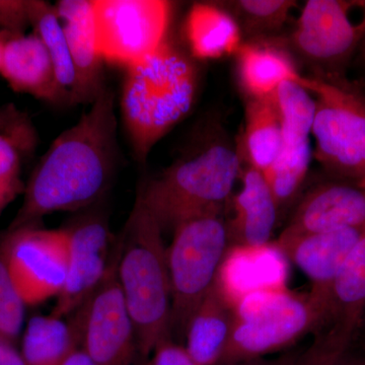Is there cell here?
I'll use <instances>...</instances> for the list:
<instances>
[{
  "mask_svg": "<svg viewBox=\"0 0 365 365\" xmlns=\"http://www.w3.org/2000/svg\"><path fill=\"white\" fill-rule=\"evenodd\" d=\"M25 309L0 253V339L16 344L23 331Z\"/></svg>",
  "mask_w": 365,
  "mask_h": 365,
  "instance_id": "cell-26",
  "label": "cell"
},
{
  "mask_svg": "<svg viewBox=\"0 0 365 365\" xmlns=\"http://www.w3.org/2000/svg\"><path fill=\"white\" fill-rule=\"evenodd\" d=\"M63 319L49 314L29 319L21 350L26 365H63L79 349L76 327Z\"/></svg>",
  "mask_w": 365,
  "mask_h": 365,
  "instance_id": "cell-23",
  "label": "cell"
},
{
  "mask_svg": "<svg viewBox=\"0 0 365 365\" xmlns=\"http://www.w3.org/2000/svg\"><path fill=\"white\" fill-rule=\"evenodd\" d=\"M30 24L51 58L60 98L74 102L78 76L56 9L44 1H26Z\"/></svg>",
  "mask_w": 365,
  "mask_h": 365,
  "instance_id": "cell-24",
  "label": "cell"
},
{
  "mask_svg": "<svg viewBox=\"0 0 365 365\" xmlns=\"http://www.w3.org/2000/svg\"><path fill=\"white\" fill-rule=\"evenodd\" d=\"M153 353L148 365H196L185 347L172 339L160 343Z\"/></svg>",
  "mask_w": 365,
  "mask_h": 365,
  "instance_id": "cell-29",
  "label": "cell"
},
{
  "mask_svg": "<svg viewBox=\"0 0 365 365\" xmlns=\"http://www.w3.org/2000/svg\"><path fill=\"white\" fill-rule=\"evenodd\" d=\"M357 338H361L362 342H364L365 345V314L364 319H362L361 325H360L359 332H357L356 336H355V339H357Z\"/></svg>",
  "mask_w": 365,
  "mask_h": 365,
  "instance_id": "cell-34",
  "label": "cell"
},
{
  "mask_svg": "<svg viewBox=\"0 0 365 365\" xmlns=\"http://www.w3.org/2000/svg\"><path fill=\"white\" fill-rule=\"evenodd\" d=\"M118 245V280L141 356L172 339V297L163 230L137 198ZM173 340V339H172Z\"/></svg>",
  "mask_w": 365,
  "mask_h": 365,
  "instance_id": "cell-2",
  "label": "cell"
},
{
  "mask_svg": "<svg viewBox=\"0 0 365 365\" xmlns=\"http://www.w3.org/2000/svg\"><path fill=\"white\" fill-rule=\"evenodd\" d=\"M20 144L16 135H9L0 127V184L21 193Z\"/></svg>",
  "mask_w": 365,
  "mask_h": 365,
  "instance_id": "cell-27",
  "label": "cell"
},
{
  "mask_svg": "<svg viewBox=\"0 0 365 365\" xmlns=\"http://www.w3.org/2000/svg\"><path fill=\"white\" fill-rule=\"evenodd\" d=\"M218 278V277H217ZM237 309L218 280L201 302L187 328L185 349L196 365L220 364L232 337Z\"/></svg>",
  "mask_w": 365,
  "mask_h": 365,
  "instance_id": "cell-18",
  "label": "cell"
},
{
  "mask_svg": "<svg viewBox=\"0 0 365 365\" xmlns=\"http://www.w3.org/2000/svg\"><path fill=\"white\" fill-rule=\"evenodd\" d=\"M250 38L265 37L280 30L290 11L297 6L292 0H232L220 2Z\"/></svg>",
  "mask_w": 365,
  "mask_h": 365,
  "instance_id": "cell-25",
  "label": "cell"
},
{
  "mask_svg": "<svg viewBox=\"0 0 365 365\" xmlns=\"http://www.w3.org/2000/svg\"><path fill=\"white\" fill-rule=\"evenodd\" d=\"M241 175L242 188L235 197V217L228 235H235L242 248H263L275 227L278 206L263 173L248 163Z\"/></svg>",
  "mask_w": 365,
  "mask_h": 365,
  "instance_id": "cell-19",
  "label": "cell"
},
{
  "mask_svg": "<svg viewBox=\"0 0 365 365\" xmlns=\"http://www.w3.org/2000/svg\"><path fill=\"white\" fill-rule=\"evenodd\" d=\"M336 365H343V364H341V361H340V362H338V364H336Z\"/></svg>",
  "mask_w": 365,
  "mask_h": 365,
  "instance_id": "cell-36",
  "label": "cell"
},
{
  "mask_svg": "<svg viewBox=\"0 0 365 365\" xmlns=\"http://www.w3.org/2000/svg\"><path fill=\"white\" fill-rule=\"evenodd\" d=\"M2 50H4V41L0 37V67H1Z\"/></svg>",
  "mask_w": 365,
  "mask_h": 365,
  "instance_id": "cell-35",
  "label": "cell"
},
{
  "mask_svg": "<svg viewBox=\"0 0 365 365\" xmlns=\"http://www.w3.org/2000/svg\"><path fill=\"white\" fill-rule=\"evenodd\" d=\"M93 4L98 51L104 61L128 68L168 40L170 2L95 0Z\"/></svg>",
  "mask_w": 365,
  "mask_h": 365,
  "instance_id": "cell-11",
  "label": "cell"
},
{
  "mask_svg": "<svg viewBox=\"0 0 365 365\" xmlns=\"http://www.w3.org/2000/svg\"><path fill=\"white\" fill-rule=\"evenodd\" d=\"M242 155L255 169L265 173L279 155L283 143L282 122L273 96L248 98Z\"/></svg>",
  "mask_w": 365,
  "mask_h": 365,
  "instance_id": "cell-22",
  "label": "cell"
},
{
  "mask_svg": "<svg viewBox=\"0 0 365 365\" xmlns=\"http://www.w3.org/2000/svg\"><path fill=\"white\" fill-rule=\"evenodd\" d=\"M309 302L314 340L302 365H336L349 350L365 314V227L328 292Z\"/></svg>",
  "mask_w": 365,
  "mask_h": 365,
  "instance_id": "cell-7",
  "label": "cell"
},
{
  "mask_svg": "<svg viewBox=\"0 0 365 365\" xmlns=\"http://www.w3.org/2000/svg\"><path fill=\"white\" fill-rule=\"evenodd\" d=\"M227 225L222 215L180 223L167 249L170 297V335L182 339L192 317L217 280L227 254Z\"/></svg>",
  "mask_w": 365,
  "mask_h": 365,
  "instance_id": "cell-5",
  "label": "cell"
},
{
  "mask_svg": "<svg viewBox=\"0 0 365 365\" xmlns=\"http://www.w3.org/2000/svg\"><path fill=\"white\" fill-rule=\"evenodd\" d=\"M2 41L0 73L11 88L49 102L61 100L51 58L42 40L36 34H16L6 35Z\"/></svg>",
  "mask_w": 365,
  "mask_h": 365,
  "instance_id": "cell-17",
  "label": "cell"
},
{
  "mask_svg": "<svg viewBox=\"0 0 365 365\" xmlns=\"http://www.w3.org/2000/svg\"><path fill=\"white\" fill-rule=\"evenodd\" d=\"M114 98L103 88L90 111L57 137L31 175L7 230L38 227L44 216L93 205L111 182L117 158Z\"/></svg>",
  "mask_w": 365,
  "mask_h": 365,
  "instance_id": "cell-1",
  "label": "cell"
},
{
  "mask_svg": "<svg viewBox=\"0 0 365 365\" xmlns=\"http://www.w3.org/2000/svg\"><path fill=\"white\" fill-rule=\"evenodd\" d=\"M240 83L248 98H268L285 81L307 88L309 78L302 76L292 57L279 46L244 42L237 54Z\"/></svg>",
  "mask_w": 365,
  "mask_h": 365,
  "instance_id": "cell-20",
  "label": "cell"
},
{
  "mask_svg": "<svg viewBox=\"0 0 365 365\" xmlns=\"http://www.w3.org/2000/svg\"><path fill=\"white\" fill-rule=\"evenodd\" d=\"M365 227V185L336 181L314 187L297 206L279 239Z\"/></svg>",
  "mask_w": 365,
  "mask_h": 365,
  "instance_id": "cell-14",
  "label": "cell"
},
{
  "mask_svg": "<svg viewBox=\"0 0 365 365\" xmlns=\"http://www.w3.org/2000/svg\"><path fill=\"white\" fill-rule=\"evenodd\" d=\"M63 365H96L81 348L72 353Z\"/></svg>",
  "mask_w": 365,
  "mask_h": 365,
  "instance_id": "cell-32",
  "label": "cell"
},
{
  "mask_svg": "<svg viewBox=\"0 0 365 365\" xmlns=\"http://www.w3.org/2000/svg\"><path fill=\"white\" fill-rule=\"evenodd\" d=\"M364 44L365 45V40H364ZM364 54H365V46H364Z\"/></svg>",
  "mask_w": 365,
  "mask_h": 365,
  "instance_id": "cell-37",
  "label": "cell"
},
{
  "mask_svg": "<svg viewBox=\"0 0 365 365\" xmlns=\"http://www.w3.org/2000/svg\"><path fill=\"white\" fill-rule=\"evenodd\" d=\"M56 9L78 76L74 102L95 101L100 88L103 60L98 51L93 1L62 0Z\"/></svg>",
  "mask_w": 365,
  "mask_h": 365,
  "instance_id": "cell-16",
  "label": "cell"
},
{
  "mask_svg": "<svg viewBox=\"0 0 365 365\" xmlns=\"http://www.w3.org/2000/svg\"><path fill=\"white\" fill-rule=\"evenodd\" d=\"M235 309L237 319L220 362L222 365L258 359L289 344L309 330L313 319L309 299L276 288L250 292Z\"/></svg>",
  "mask_w": 365,
  "mask_h": 365,
  "instance_id": "cell-8",
  "label": "cell"
},
{
  "mask_svg": "<svg viewBox=\"0 0 365 365\" xmlns=\"http://www.w3.org/2000/svg\"><path fill=\"white\" fill-rule=\"evenodd\" d=\"M357 1L309 0L289 37L292 51L314 71L312 78L337 81L365 40V13L359 23L350 19Z\"/></svg>",
  "mask_w": 365,
  "mask_h": 365,
  "instance_id": "cell-9",
  "label": "cell"
},
{
  "mask_svg": "<svg viewBox=\"0 0 365 365\" xmlns=\"http://www.w3.org/2000/svg\"><path fill=\"white\" fill-rule=\"evenodd\" d=\"M68 237L69 262L66 285L53 307V316H71L104 279L114 254L105 216H81L64 228Z\"/></svg>",
  "mask_w": 365,
  "mask_h": 365,
  "instance_id": "cell-13",
  "label": "cell"
},
{
  "mask_svg": "<svg viewBox=\"0 0 365 365\" xmlns=\"http://www.w3.org/2000/svg\"><path fill=\"white\" fill-rule=\"evenodd\" d=\"M0 253L26 307L38 306L63 290L68 272V237L64 230L29 227L7 230Z\"/></svg>",
  "mask_w": 365,
  "mask_h": 365,
  "instance_id": "cell-12",
  "label": "cell"
},
{
  "mask_svg": "<svg viewBox=\"0 0 365 365\" xmlns=\"http://www.w3.org/2000/svg\"><path fill=\"white\" fill-rule=\"evenodd\" d=\"M227 365H294V360L287 359H280L277 360H263L260 357L258 359H252L241 360V361L234 362V364H230Z\"/></svg>",
  "mask_w": 365,
  "mask_h": 365,
  "instance_id": "cell-31",
  "label": "cell"
},
{
  "mask_svg": "<svg viewBox=\"0 0 365 365\" xmlns=\"http://www.w3.org/2000/svg\"><path fill=\"white\" fill-rule=\"evenodd\" d=\"M185 33L190 51L200 60L235 55L244 43L237 21L220 4H194L187 16Z\"/></svg>",
  "mask_w": 365,
  "mask_h": 365,
  "instance_id": "cell-21",
  "label": "cell"
},
{
  "mask_svg": "<svg viewBox=\"0 0 365 365\" xmlns=\"http://www.w3.org/2000/svg\"><path fill=\"white\" fill-rule=\"evenodd\" d=\"M0 365H26L13 343L0 339Z\"/></svg>",
  "mask_w": 365,
  "mask_h": 365,
  "instance_id": "cell-30",
  "label": "cell"
},
{
  "mask_svg": "<svg viewBox=\"0 0 365 365\" xmlns=\"http://www.w3.org/2000/svg\"><path fill=\"white\" fill-rule=\"evenodd\" d=\"M196 93L193 62L168 40L128 67L122 114L139 160H146L153 146L188 114Z\"/></svg>",
  "mask_w": 365,
  "mask_h": 365,
  "instance_id": "cell-3",
  "label": "cell"
},
{
  "mask_svg": "<svg viewBox=\"0 0 365 365\" xmlns=\"http://www.w3.org/2000/svg\"><path fill=\"white\" fill-rule=\"evenodd\" d=\"M118 245L104 279L71 314L81 349L96 365H134L139 352L135 328L117 273Z\"/></svg>",
  "mask_w": 365,
  "mask_h": 365,
  "instance_id": "cell-10",
  "label": "cell"
},
{
  "mask_svg": "<svg viewBox=\"0 0 365 365\" xmlns=\"http://www.w3.org/2000/svg\"><path fill=\"white\" fill-rule=\"evenodd\" d=\"M19 194L20 193L14 191V190L0 184V215H1L4 208H6Z\"/></svg>",
  "mask_w": 365,
  "mask_h": 365,
  "instance_id": "cell-33",
  "label": "cell"
},
{
  "mask_svg": "<svg viewBox=\"0 0 365 365\" xmlns=\"http://www.w3.org/2000/svg\"><path fill=\"white\" fill-rule=\"evenodd\" d=\"M364 227H348L278 240L277 247L312 281L309 302L328 292L348 256L356 246Z\"/></svg>",
  "mask_w": 365,
  "mask_h": 365,
  "instance_id": "cell-15",
  "label": "cell"
},
{
  "mask_svg": "<svg viewBox=\"0 0 365 365\" xmlns=\"http://www.w3.org/2000/svg\"><path fill=\"white\" fill-rule=\"evenodd\" d=\"M242 155L215 138L182 158L146 185L137 198L162 230L208 215H222L241 174Z\"/></svg>",
  "mask_w": 365,
  "mask_h": 365,
  "instance_id": "cell-4",
  "label": "cell"
},
{
  "mask_svg": "<svg viewBox=\"0 0 365 365\" xmlns=\"http://www.w3.org/2000/svg\"><path fill=\"white\" fill-rule=\"evenodd\" d=\"M30 23L26 1H0V25L6 35L23 34V29Z\"/></svg>",
  "mask_w": 365,
  "mask_h": 365,
  "instance_id": "cell-28",
  "label": "cell"
},
{
  "mask_svg": "<svg viewBox=\"0 0 365 365\" xmlns=\"http://www.w3.org/2000/svg\"><path fill=\"white\" fill-rule=\"evenodd\" d=\"M316 96L314 157L338 181L365 185V97L345 79L309 78Z\"/></svg>",
  "mask_w": 365,
  "mask_h": 365,
  "instance_id": "cell-6",
  "label": "cell"
}]
</instances>
